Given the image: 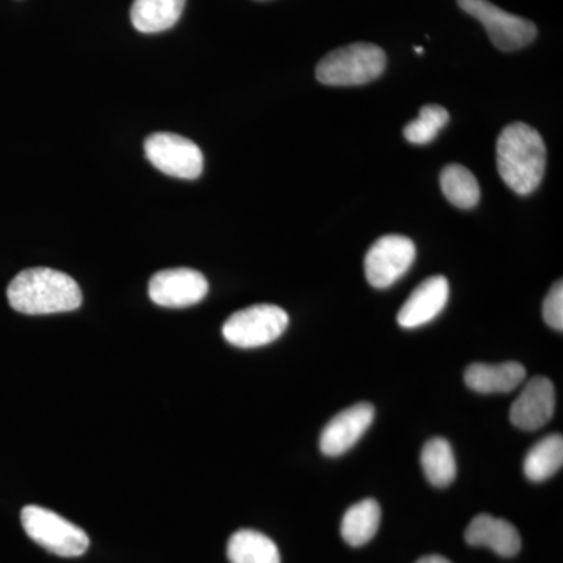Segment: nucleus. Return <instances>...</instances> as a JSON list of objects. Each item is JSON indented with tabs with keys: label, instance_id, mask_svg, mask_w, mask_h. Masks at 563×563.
I'll return each instance as SVG.
<instances>
[{
	"label": "nucleus",
	"instance_id": "obj_1",
	"mask_svg": "<svg viewBox=\"0 0 563 563\" xmlns=\"http://www.w3.org/2000/svg\"><path fill=\"white\" fill-rule=\"evenodd\" d=\"M496 165L504 184L517 195H531L542 184L547 147L542 135L525 122L507 125L496 143Z\"/></svg>",
	"mask_w": 563,
	"mask_h": 563
},
{
	"label": "nucleus",
	"instance_id": "obj_2",
	"mask_svg": "<svg viewBox=\"0 0 563 563\" xmlns=\"http://www.w3.org/2000/svg\"><path fill=\"white\" fill-rule=\"evenodd\" d=\"M10 306L24 314L73 312L81 306L80 287L68 274L51 268L25 269L7 290Z\"/></svg>",
	"mask_w": 563,
	"mask_h": 563
},
{
	"label": "nucleus",
	"instance_id": "obj_3",
	"mask_svg": "<svg viewBox=\"0 0 563 563\" xmlns=\"http://www.w3.org/2000/svg\"><path fill=\"white\" fill-rule=\"evenodd\" d=\"M387 55L376 44L354 43L329 52L317 65V80L329 87H358L379 79Z\"/></svg>",
	"mask_w": 563,
	"mask_h": 563
},
{
	"label": "nucleus",
	"instance_id": "obj_4",
	"mask_svg": "<svg viewBox=\"0 0 563 563\" xmlns=\"http://www.w3.org/2000/svg\"><path fill=\"white\" fill-rule=\"evenodd\" d=\"M21 523L33 542L60 558H79L90 547V539L84 529L44 507H24Z\"/></svg>",
	"mask_w": 563,
	"mask_h": 563
},
{
	"label": "nucleus",
	"instance_id": "obj_5",
	"mask_svg": "<svg viewBox=\"0 0 563 563\" xmlns=\"http://www.w3.org/2000/svg\"><path fill=\"white\" fill-rule=\"evenodd\" d=\"M288 322L290 318L280 307L258 303L233 313L222 325V335L233 346L251 350L276 342Z\"/></svg>",
	"mask_w": 563,
	"mask_h": 563
},
{
	"label": "nucleus",
	"instance_id": "obj_6",
	"mask_svg": "<svg viewBox=\"0 0 563 563\" xmlns=\"http://www.w3.org/2000/svg\"><path fill=\"white\" fill-rule=\"evenodd\" d=\"M459 7L484 25L493 46L503 52L523 49L537 38V27L525 18L507 13L488 0H457Z\"/></svg>",
	"mask_w": 563,
	"mask_h": 563
},
{
	"label": "nucleus",
	"instance_id": "obj_7",
	"mask_svg": "<svg viewBox=\"0 0 563 563\" xmlns=\"http://www.w3.org/2000/svg\"><path fill=\"white\" fill-rule=\"evenodd\" d=\"M144 154L152 166L177 179H198L203 155L198 144L176 133H154L144 141Z\"/></svg>",
	"mask_w": 563,
	"mask_h": 563
},
{
	"label": "nucleus",
	"instance_id": "obj_8",
	"mask_svg": "<svg viewBox=\"0 0 563 563\" xmlns=\"http://www.w3.org/2000/svg\"><path fill=\"white\" fill-rule=\"evenodd\" d=\"M417 257L412 240L402 235L380 236L365 257L366 280L374 288H388L409 272Z\"/></svg>",
	"mask_w": 563,
	"mask_h": 563
},
{
	"label": "nucleus",
	"instance_id": "obj_9",
	"mask_svg": "<svg viewBox=\"0 0 563 563\" xmlns=\"http://www.w3.org/2000/svg\"><path fill=\"white\" fill-rule=\"evenodd\" d=\"M209 292V282L201 273L190 268L165 269L154 274L150 282L152 302L168 309L195 306Z\"/></svg>",
	"mask_w": 563,
	"mask_h": 563
},
{
	"label": "nucleus",
	"instance_id": "obj_10",
	"mask_svg": "<svg viewBox=\"0 0 563 563\" xmlns=\"http://www.w3.org/2000/svg\"><path fill=\"white\" fill-rule=\"evenodd\" d=\"M374 420V407L368 402H358L332 418L322 429L320 437L321 453L329 457H339L354 446L368 431Z\"/></svg>",
	"mask_w": 563,
	"mask_h": 563
},
{
	"label": "nucleus",
	"instance_id": "obj_11",
	"mask_svg": "<svg viewBox=\"0 0 563 563\" xmlns=\"http://www.w3.org/2000/svg\"><path fill=\"white\" fill-rule=\"evenodd\" d=\"M554 410L553 383L548 377L536 376L525 385L523 391L510 407V421L523 431H537L553 418Z\"/></svg>",
	"mask_w": 563,
	"mask_h": 563
},
{
	"label": "nucleus",
	"instance_id": "obj_12",
	"mask_svg": "<svg viewBox=\"0 0 563 563\" xmlns=\"http://www.w3.org/2000/svg\"><path fill=\"white\" fill-rule=\"evenodd\" d=\"M448 298H450V284L446 277H429L421 282L404 302L398 313L399 325L404 329H417L428 324L443 312Z\"/></svg>",
	"mask_w": 563,
	"mask_h": 563
},
{
	"label": "nucleus",
	"instance_id": "obj_13",
	"mask_svg": "<svg viewBox=\"0 0 563 563\" xmlns=\"http://www.w3.org/2000/svg\"><path fill=\"white\" fill-rule=\"evenodd\" d=\"M465 540L472 547L490 548L501 558H514L521 550V537L517 528L503 518L487 514L474 518L466 528Z\"/></svg>",
	"mask_w": 563,
	"mask_h": 563
},
{
	"label": "nucleus",
	"instance_id": "obj_14",
	"mask_svg": "<svg viewBox=\"0 0 563 563\" xmlns=\"http://www.w3.org/2000/svg\"><path fill=\"white\" fill-rule=\"evenodd\" d=\"M525 366L518 362L496 363V365L473 363L465 372V384L473 391L483 393V395L514 391L525 383Z\"/></svg>",
	"mask_w": 563,
	"mask_h": 563
},
{
	"label": "nucleus",
	"instance_id": "obj_15",
	"mask_svg": "<svg viewBox=\"0 0 563 563\" xmlns=\"http://www.w3.org/2000/svg\"><path fill=\"white\" fill-rule=\"evenodd\" d=\"M187 0H133L131 20L141 33L169 31L180 20Z\"/></svg>",
	"mask_w": 563,
	"mask_h": 563
},
{
	"label": "nucleus",
	"instance_id": "obj_16",
	"mask_svg": "<svg viewBox=\"0 0 563 563\" xmlns=\"http://www.w3.org/2000/svg\"><path fill=\"white\" fill-rule=\"evenodd\" d=\"M231 563H280L279 548L265 533L242 529L228 543Z\"/></svg>",
	"mask_w": 563,
	"mask_h": 563
},
{
	"label": "nucleus",
	"instance_id": "obj_17",
	"mask_svg": "<svg viewBox=\"0 0 563 563\" xmlns=\"http://www.w3.org/2000/svg\"><path fill=\"white\" fill-rule=\"evenodd\" d=\"M380 506L376 499H363L354 504L344 514L342 521V536L344 542L351 547H363L372 542L380 526Z\"/></svg>",
	"mask_w": 563,
	"mask_h": 563
},
{
	"label": "nucleus",
	"instance_id": "obj_18",
	"mask_svg": "<svg viewBox=\"0 0 563 563\" xmlns=\"http://www.w3.org/2000/svg\"><path fill=\"white\" fill-rule=\"evenodd\" d=\"M563 439L559 433L544 437L533 444L525 459V474L532 483H543L562 468Z\"/></svg>",
	"mask_w": 563,
	"mask_h": 563
},
{
	"label": "nucleus",
	"instance_id": "obj_19",
	"mask_svg": "<svg viewBox=\"0 0 563 563\" xmlns=\"http://www.w3.org/2000/svg\"><path fill=\"white\" fill-rule=\"evenodd\" d=\"M421 466L433 487L444 488L453 484L457 474L454 451L442 437L429 440L421 451Z\"/></svg>",
	"mask_w": 563,
	"mask_h": 563
},
{
	"label": "nucleus",
	"instance_id": "obj_20",
	"mask_svg": "<svg viewBox=\"0 0 563 563\" xmlns=\"http://www.w3.org/2000/svg\"><path fill=\"white\" fill-rule=\"evenodd\" d=\"M440 187L444 198L459 209L470 210L479 203V181L465 166L448 165L440 176Z\"/></svg>",
	"mask_w": 563,
	"mask_h": 563
},
{
	"label": "nucleus",
	"instance_id": "obj_21",
	"mask_svg": "<svg viewBox=\"0 0 563 563\" xmlns=\"http://www.w3.org/2000/svg\"><path fill=\"white\" fill-rule=\"evenodd\" d=\"M450 121V113L440 106H426L418 120L410 121L404 129V136L412 144H429Z\"/></svg>",
	"mask_w": 563,
	"mask_h": 563
},
{
	"label": "nucleus",
	"instance_id": "obj_22",
	"mask_svg": "<svg viewBox=\"0 0 563 563\" xmlns=\"http://www.w3.org/2000/svg\"><path fill=\"white\" fill-rule=\"evenodd\" d=\"M543 320L555 331H563V284L559 280L543 301Z\"/></svg>",
	"mask_w": 563,
	"mask_h": 563
},
{
	"label": "nucleus",
	"instance_id": "obj_23",
	"mask_svg": "<svg viewBox=\"0 0 563 563\" xmlns=\"http://www.w3.org/2000/svg\"><path fill=\"white\" fill-rule=\"evenodd\" d=\"M415 563H451L448 559L442 558V555H426V558H421L420 561Z\"/></svg>",
	"mask_w": 563,
	"mask_h": 563
},
{
	"label": "nucleus",
	"instance_id": "obj_24",
	"mask_svg": "<svg viewBox=\"0 0 563 563\" xmlns=\"http://www.w3.org/2000/svg\"><path fill=\"white\" fill-rule=\"evenodd\" d=\"M415 52H417V54H422V52H424V51H422V47L417 46V47H415Z\"/></svg>",
	"mask_w": 563,
	"mask_h": 563
}]
</instances>
